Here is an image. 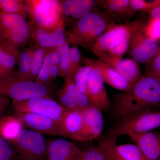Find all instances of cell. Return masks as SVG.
Returning a JSON list of instances; mask_svg holds the SVG:
<instances>
[{
	"mask_svg": "<svg viewBox=\"0 0 160 160\" xmlns=\"http://www.w3.org/2000/svg\"><path fill=\"white\" fill-rule=\"evenodd\" d=\"M160 128V111L147 110L122 120L109 130L108 137L118 138L131 133L142 134Z\"/></svg>",
	"mask_w": 160,
	"mask_h": 160,
	"instance_id": "obj_7",
	"label": "cell"
},
{
	"mask_svg": "<svg viewBox=\"0 0 160 160\" xmlns=\"http://www.w3.org/2000/svg\"><path fill=\"white\" fill-rule=\"evenodd\" d=\"M146 25L140 19L122 24L111 22L92 48V52L100 61L122 58L128 52L133 35Z\"/></svg>",
	"mask_w": 160,
	"mask_h": 160,
	"instance_id": "obj_2",
	"label": "cell"
},
{
	"mask_svg": "<svg viewBox=\"0 0 160 160\" xmlns=\"http://www.w3.org/2000/svg\"><path fill=\"white\" fill-rule=\"evenodd\" d=\"M10 143L15 152L14 160H47L46 141L39 132L24 129Z\"/></svg>",
	"mask_w": 160,
	"mask_h": 160,
	"instance_id": "obj_8",
	"label": "cell"
},
{
	"mask_svg": "<svg viewBox=\"0 0 160 160\" xmlns=\"http://www.w3.org/2000/svg\"><path fill=\"white\" fill-rule=\"evenodd\" d=\"M65 82L63 89L74 99L82 110L92 106L88 96L79 90L73 79H66Z\"/></svg>",
	"mask_w": 160,
	"mask_h": 160,
	"instance_id": "obj_25",
	"label": "cell"
},
{
	"mask_svg": "<svg viewBox=\"0 0 160 160\" xmlns=\"http://www.w3.org/2000/svg\"><path fill=\"white\" fill-rule=\"evenodd\" d=\"M61 54L62 57L59 68V75L64 79H73L74 74L80 68L72 61L70 55L69 45L67 43L55 49Z\"/></svg>",
	"mask_w": 160,
	"mask_h": 160,
	"instance_id": "obj_23",
	"label": "cell"
},
{
	"mask_svg": "<svg viewBox=\"0 0 160 160\" xmlns=\"http://www.w3.org/2000/svg\"><path fill=\"white\" fill-rule=\"evenodd\" d=\"M160 49L158 40L149 37L144 28L133 35L128 51L130 57L136 62L146 64L157 54Z\"/></svg>",
	"mask_w": 160,
	"mask_h": 160,
	"instance_id": "obj_10",
	"label": "cell"
},
{
	"mask_svg": "<svg viewBox=\"0 0 160 160\" xmlns=\"http://www.w3.org/2000/svg\"><path fill=\"white\" fill-rule=\"evenodd\" d=\"M145 65L146 75L160 81V49L157 54Z\"/></svg>",
	"mask_w": 160,
	"mask_h": 160,
	"instance_id": "obj_33",
	"label": "cell"
},
{
	"mask_svg": "<svg viewBox=\"0 0 160 160\" xmlns=\"http://www.w3.org/2000/svg\"><path fill=\"white\" fill-rule=\"evenodd\" d=\"M18 57L0 48V80L13 74V69L17 62Z\"/></svg>",
	"mask_w": 160,
	"mask_h": 160,
	"instance_id": "obj_24",
	"label": "cell"
},
{
	"mask_svg": "<svg viewBox=\"0 0 160 160\" xmlns=\"http://www.w3.org/2000/svg\"><path fill=\"white\" fill-rule=\"evenodd\" d=\"M95 64L99 67L104 82L114 89L123 92L131 88L132 85L116 70L100 60H94Z\"/></svg>",
	"mask_w": 160,
	"mask_h": 160,
	"instance_id": "obj_21",
	"label": "cell"
},
{
	"mask_svg": "<svg viewBox=\"0 0 160 160\" xmlns=\"http://www.w3.org/2000/svg\"><path fill=\"white\" fill-rule=\"evenodd\" d=\"M144 31L149 37L160 39V19H150L144 27Z\"/></svg>",
	"mask_w": 160,
	"mask_h": 160,
	"instance_id": "obj_37",
	"label": "cell"
},
{
	"mask_svg": "<svg viewBox=\"0 0 160 160\" xmlns=\"http://www.w3.org/2000/svg\"><path fill=\"white\" fill-rule=\"evenodd\" d=\"M149 160H160V133L149 132L128 135Z\"/></svg>",
	"mask_w": 160,
	"mask_h": 160,
	"instance_id": "obj_16",
	"label": "cell"
},
{
	"mask_svg": "<svg viewBox=\"0 0 160 160\" xmlns=\"http://www.w3.org/2000/svg\"><path fill=\"white\" fill-rule=\"evenodd\" d=\"M82 114V130L78 138L80 142H89L97 139L104 129V119L102 111L93 106L81 111Z\"/></svg>",
	"mask_w": 160,
	"mask_h": 160,
	"instance_id": "obj_12",
	"label": "cell"
},
{
	"mask_svg": "<svg viewBox=\"0 0 160 160\" xmlns=\"http://www.w3.org/2000/svg\"><path fill=\"white\" fill-rule=\"evenodd\" d=\"M57 95L61 105L68 111H82L76 101L63 89H60Z\"/></svg>",
	"mask_w": 160,
	"mask_h": 160,
	"instance_id": "obj_32",
	"label": "cell"
},
{
	"mask_svg": "<svg viewBox=\"0 0 160 160\" xmlns=\"http://www.w3.org/2000/svg\"><path fill=\"white\" fill-rule=\"evenodd\" d=\"M2 0H0V7L2 6Z\"/></svg>",
	"mask_w": 160,
	"mask_h": 160,
	"instance_id": "obj_41",
	"label": "cell"
},
{
	"mask_svg": "<svg viewBox=\"0 0 160 160\" xmlns=\"http://www.w3.org/2000/svg\"><path fill=\"white\" fill-rule=\"evenodd\" d=\"M148 14L150 19H160V4L159 6L151 10Z\"/></svg>",
	"mask_w": 160,
	"mask_h": 160,
	"instance_id": "obj_40",
	"label": "cell"
},
{
	"mask_svg": "<svg viewBox=\"0 0 160 160\" xmlns=\"http://www.w3.org/2000/svg\"><path fill=\"white\" fill-rule=\"evenodd\" d=\"M160 106V81L142 76L130 89L118 95L113 113L121 119Z\"/></svg>",
	"mask_w": 160,
	"mask_h": 160,
	"instance_id": "obj_1",
	"label": "cell"
},
{
	"mask_svg": "<svg viewBox=\"0 0 160 160\" xmlns=\"http://www.w3.org/2000/svg\"><path fill=\"white\" fill-rule=\"evenodd\" d=\"M12 106L17 113H34L58 122L67 111L57 102L47 97L34 98L21 102L12 101Z\"/></svg>",
	"mask_w": 160,
	"mask_h": 160,
	"instance_id": "obj_9",
	"label": "cell"
},
{
	"mask_svg": "<svg viewBox=\"0 0 160 160\" xmlns=\"http://www.w3.org/2000/svg\"><path fill=\"white\" fill-rule=\"evenodd\" d=\"M47 160H83L84 151L64 138L46 141Z\"/></svg>",
	"mask_w": 160,
	"mask_h": 160,
	"instance_id": "obj_13",
	"label": "cell"
},
{
	"mask_svg": "<svg viewBox=\"0 0 160 160\" xmlns=\"http://www.w3.org/2000/svg\"><path fill=\"white\" fill-rule=\"evenodd\" d=\"M47 50L38 46L33 49L30 69V80L35 81L42 67Z\"/></svg>",
	"mask_w": 160,
	"mask_h": 160,
	"instance_id": "obj_29",
	"label": "cell"
},
{
	"mask_svg": "<svg viewBox=\"0 0 160 160\" xmlns=\"http://www.w3.org/2000/svg\"><path fill=\"white\" fill-rule=\"evenodd\" d=\"M115 149L119 154L126 160H149L135 144H117Z\"/></svg>",
	"mask_w": 160,
	"mask_h": 160,
	"instance_id": "obj_27",
	"label": "cell"
},
{
	"mask_svg": "<svg viewBox=\"0 0 160 160\" xmlns=\"http://www.w3.org/2000/svg\"><path fill=\"white\" fill-rule=\"evenodd\" d=\"M0 13L19 14L25 17L28 15L25 1L19 0H2Z\"/></svg>",
	"mask_w": 160,
	"mask_h": 160,
	"instance_id": "obj_30",
	"label": "cell"
},
{
	"mask_svg": "<svg viewBox=\"0 0 160 160\" xmlns=\"http://www.w3.org/2000/svg\"><path fill=\"white\" fill-rule=\"evenodd\" d=\"M49 77L51 82L55 79L59 75V68L56 65H52L49 68Z\"/></svg>",
	"mask_w": 160,
	"mask_h": 160,
	"instance_id": "obj_39",
	"label": "cell"
},
{
	"mask_svg": "<svg viewBox=\"0 0 160 160\" xmlns=\"http://www.w3.org/2000/svg\"><path fill=\"white\" fill-rule=\"evenodd\" d=\"M24 125L18 117L7 115L0 119V137L12 142L24 129Z\"/></svg>",
	"mask_w": 160,
	"mask_h": 160,
	"instance_id": "obj_22",
	"label": "cell"
},
{
	"mask_svg": "<svg viewBox=\"0 0 160 160\" xmlns=\"http://www.w3.org/2000/svg\"><path fill=\"white\" fill-rule=\"evenodd\" d=\"M31 29L19 14L0 13V48L18 56V49L31 38Z\"/></svg>",
	"mask_w": 160,
	"mask_h": 160,
	"instance_id": "obj_4",
	"label": "cell"
},
{
	"mask_svg": "<svg viewBox=\"0 0 160 160\" xmlns=\"http://www.w3.org/2000/svg\"><path fill=\"white\" fill-rule=\"evenodd\" d=\"M91 59H88L86 65L80 66L73 77V80L77 87L81 92L87 96V82L89 75L93 69Z\"/></svg>",
	"mask_w": 160,
	"mask_h": 160,
	"instance_id": "obj_26",
	"label": "cell"
},
{
	"mask_svg": "<svg viewBox=\"0 0 160 160\" xmlns=\"http://www.w3.org/2000/svg\"><path fill=\"white\" fill-rule=\"evenodd\" d=\"M101 61L116 70L132 86L142 76L141 69L138 64L132 59H122L121 58L109 59Z\"/></svg>",
	"mask_w": 160,
	"mask_h": 160,
	"instance_id": "obj_20",
	"label": "cell"
},
{
	"mask_svg": "<svg viewBox=\"0 0 160 160\" xmlns=\"http://www.w3.org/2000/svg\"><path fill=\"white\" fill-rule=\"evenodd\" d=\"M65 27L62 26L51 31L36 27L31 29V37L35 41L37 46L46 50L55 49L66 42Z\"/></svg>",
	"mask_w": 160,
	"mask_h": 160,
	"instance_id": "obj_15",
	"label": "cell"
},
{
	"mask_svg": "<svg viewBox=\"0 0 160 160\" xmlns=\"http://www.w3.org/2000/svg\"><path fill=\"white\" fill-rule=\"evenodd\" d=\"M51 92L48 86L33 80L23 79L13 74L0 80V95L12 101L21 102L37 98H50Z\"/></svg>",
	"mask_w": 160,
	"mask_h": 160,
	"instance_id": "obj_6",
	"label": "cell"
},
{
	"mask_svg": "<svg viewBox=\"0 0 160 160\" xmlns=\"http://www.w3.org/2000/svg\"><path fill=\"white\" fill-rule=\"evenodd\" d=\"M93 69L89 75L87 82V96L92 106L102 111H106L110 107L108 93L104 85V80L102 71L92 60Z\"/></svg>",
	"mask_w": 160,
	"mask_h": 160,
	"instance_id": "obj_11",
	"label": "cell"
},
{
	"mask_svg": "<svg viewBox=\"0 0 160 160\" xmlns=\"http://www.w3.org/2000/svg\"><path fill=\"white\" fill-rule=\"evenodd\" d=\"M83 151V160H109L99 144Z\"/></svg>",
	"mask_w": 160,
	"mask_h": 160,
	"instance_id": "obj_34",
	"label": "cell"
},
{
	"mask_svg": "<svg viewBox=\"0 0 160 160\" xmlns=\"http://www.w3.org/2000/svg\"><path fill=\"white\" fill-rule=\"evenodd\" d=\"M24 126L41 134L59 136L58 121L49 117L31 113H17Z\"/></svg>",
	"mask_w": 160,
	"mask_h": 160,
	"instance_id": "obj_14",
	"label": "cell"
},
{
	"mask_svg": "<svg viewBox=\"0 0 160 160\" xmlns=\"http://www.w3.org/2000/svg\"><path fill=\"white\" fill-rule=\"evenodd\" d=\"M27 14L36 27L53 31L65 26L61 10V2L56 0L25 1Z\"/></svg>",
	"mask_w": 160,
	"mask_h": 160,
	"instance_id": "obj_5",
	"label": "cell"
},
{
	"mask_svg": "<svg viewBox=\"0 0 160 160\" xmlns=\"http://www.w3.org/2000/svg\"><path fill=\"white\" fill-rule=\"evenodd\" d=\"M130 6L135 11L149 13L151 10L159 6L160 0L147 2L144 0H129Z\"/></svg>",
	"mask_w": 160,
	"mask_h": 160,
	"instance_id": "obj_35",
	"label": "cell"
},
{
	"mask_svg": "<svg viewBox=\"0 0 160 160\" xmlns=\"http://www.w3.org/2000/svg\"><path fill=\"white\" fill-rule=\"evenodd\" d=\"M60 136L77 141L83 126L81 111H68L59 122Z\"/></svg>",
	"mask_w": 160,
	"mask_h": 160,
	"instance_id": "obj_19",
	"label": "cell"
},
{
	"mask_svg": "<svg viewBox=\"0 0 160 160\" xmlns=\"http://www.w3.org/2000/svg\"><path fill=\"white\" fill-rule=\"evenodd\" d=\"M15 156L11 143L0 137V160H14Z\"/></svg>",
	"mask_w": 160,
	"mask_h": 160,
	"instance_id": "obj_36",
	"label": "cell"
},
{
	"mask_svg": "<svg viewBox=\"0 0 160 160\" xmlns=\"http://www.w3.org/2000/svg\"><path fill=\"white\" fill-rule=\"evenodd\" d=\"M118 138L107 137L99 143L109 160H127L119 154L115 149Z\"/></svg>",
	"mask_w": 160,
	"mask_h": 160,
	"instance_id": "obj_31",
	"label": "cell"
},
{
	"mask_svg": "<svg viewBox=\"0 0 160 160\" xmlns=\"http://www.w3.org/2000/svg\"><path fill=\"white\" fill-rule=\"evenodd\" d=\"M10 103L9 98L0 95V119L2 118L3 112Z\"/></svg>",
	"mask_w": 160,
	"mask_h": 160,
	"instance_id": "obj_38",
	"label": "cell"
},
{
	"mask_svg": "<svg viewBox=\"0 0 160 160\" xmlns=\"http://www.w3.org/2000/svg\"><path fill=\"white\" fill-rule=\"evenodd\" d=\"M96 4V1L93 0L62 1L61 2V10L63 21L68 18L71 25L92 12Z\"/></svg>",
	"mask_w": 160,
	"mask_h": 160,
	"instance_id": "obj_17",
	"label": "cell"
},
{
	"mask_svg": "<svg viewBox=\"0 0 160 160\" xmlns=\"http://www.w3.org/2000/svg\"><path fill=\"white\" fill-rule=\"evenodd\" d=\"M111 22L105 12H92L65 30L66 43L77 47L92 48Z\"/></svg>",
	"mask_w": 160,
	"mask_h": 160,
	"instance_id": "obj_3",
	"label": "cell"
},
{
	"mask_svg": "<svg viewBox=\"0 0 160 160\" xmlns=\"http://www.w3.org/2000/svg\"><path fill=\"white\" fill-rule=\"evenodd\" d=\"M33 50L26 49L19 54L18 62L19 63V70L17 75L23 79L30 80L31 69Z\"/></svg>",
	"mask_w": 160,
	"mask_h": 160,
	"instance_id": "obj_28",
	"label": "cell"
},
{
	"mask_svg": "<svg viewBox=\"0 0 160 160\" xmlns=\"http://www.w3.org/2000/svg\"><path fill=\"white\" fill-rule=\"evenodd\" d=\"M97 4L105 8V12L112 22L124 21L133 17L137 11L131 8L129 0L96 1Z\"/></svg>",
	"mask_w": 160,
	"mask_h": 160,
	"instance_id": "obj_18",
	"label": "cell"
}]
</instances>
